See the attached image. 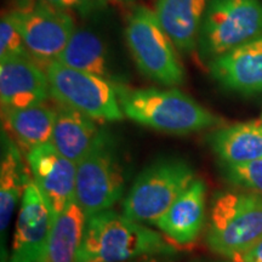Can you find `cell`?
<instances>
[{
	"label": "cell",
	"instance_id": "6da1fadb",
	"mask_svg": "<svg viewBox=\"0 0 262 262\" xmlns=\"http://www.w3.org/2000/svg\"><path fill=\"white\" fill-rule=\"evenodd\" d=\"M124 116L150 129L186 135L211 127L225 126V120L178 89H130L116 84Z\"/></svg>",
	"mask_w": 262,
	"mask_h": 262
},
{
	"label": "cell",
	"instance_id": "7a4b0ae2",
	"mask_svg": "<svg viewBox=\"0 0 262 262\" xmlns=\"http://www.w3.org/2000/svg\"><path fill=\"white\" fill-rule=\"evenodd\" d=\"M176 251L158 232L108 209L88 217L77 262H124Z\"/></svg>",
	"mask_w": 262,
	"mask_h": 262
},
{
	"label": "cell",
	"instance_id": "3957f363",
	"mask_svg": "<svg viewBox=\"0 0 262 262\" xmlns=\"http://www.w3.org/2000/svg\"><path fill=\"white\" fill-rule=\"evenodd\" d=\"M205 241L221 256L235 260L262 241V194L220 191L211 199Z\"/></svg>",
	"mask_w": 262,
	"mask_h": 262
},
{
	"label": "cell",
	"instance_id": "277c9868",
	"mask_svg": "<svg viewBox=\"0 0 262 262\" xmlns=\"http://www.w3.org/2000/svg\"><path fill=\"white\" fill-rule=\"evenodd\" d=\"M191 164L163 157L140 172L123 203V214L142 225L155 226L173 202L194 181Z\"/></svg>",
	"mask_w": 262,
	"mask_h": 262
},
{
	"label": "cell",
	"instance_id": "5b68a950",
	"mask_svg": "<svg viewBox=\"0 0 262 262\" xmlns=\"http://www.w3.org/2000/svg\"><path fill=\"white\" fill-rule=\"evenodd\" d=\"M125 40L139 71L163 86H178L186 78L178 49L160 25L156 11L143 5L126 18Z\"/></svg>",
	"mask_w": 262,
	"mask_h": 262
},
{
	"label": "cell",
	"instance_id": "8992f818",
	"mask_svg": "<svg viewBox=\"0 0 262 262\" xmlns=\"http://www.w3.org/2000/svg\"><path fill=\"white\" fill-rule=\"evenodd\" d=\"M260 35L261 0H210L199 33L196 52L209 63Z\"/></svg>",
	"mask_w": 262,
	"mask_h": 262
},
{
	"label": "cell",
	"instance_id": "52a82bcc",
	"mask_svg": "<svg viewBox=\"0 0 262 262\" xmlns=\"http://www.w3.org/2000/svg\"><path fill=\"white\" fill-rule=\"evenodd\" d=\"M50 94L58 104L85 114L97 123L124 118L116 84L107 78L68 67L55 60L45 67Z\"/></svg>",
	"mask_w": 262,
	"mask_h": 262
},
{
	"label": "cell",
	"instance_id": "ba28073f",
	"mask_svg": "<svg viewBox=\"0 0 262 262\" xmlns=\"http://www.w3.org/2000/svg\"><path fill=\"white\" fill-rule=\"evenodd\" d=\"M125 191V175L112 136L102 130L95 146L77 164L75 202L86 217L108 210Z\"/></svg>",
	"mask_w": 262,
	"mask_h": 262
},
{
	"label": "cell",
	"instance_id": "9c48e42d",
	"mask_svg": "<svg viewBox=\"0 0 262 262\" xmlns=\"http://www.w3.org/2000/svg\"><path fill=\"white\" fill-rule=\"evenodd\" d=\"M6 12L24 39L29 56L44 70L57 60L75 31L72 16L47 0H17Z\"/></svg>",
	"mask_w": 262,
	"mask_h": 262
},
{
	"label": "cell",
	"instance_id": "30bf717a",
	"mask_svg": "<svg viewBox=\"0 0 262 262\" xmlns=\"http://www.w3.org/2000/svg\"><path fill=\"white\" fill-rule=\"evenodd\" d=\"M55 215L31 178L25 189L8 262H40L50 238Z\"/></svg>",
	"mask_w": 262,
	"mask_h": 262
},
{
	"label": "cell",
	"instance_id": "8fae6325",
	"mask_svg": "<svg viewBox=\"0 0 262 262\" xmlns=\"http://www.w3.org/2000/svg\"><path fill=\"white\" fill-rule=\"evenodd\" d=\"M33 181L54 212L55 219L75 199L77 164L52 146H38L26 155Z\"/></svg>",
	"mask_w": 262,
	"mask_h": 262
},
{
	"label": "cell",
	"instance_id": "7c38bea8",
	"mask_svg": "<svg viewBox=\"0 0 262 262\" xmlns=\"http://www.w3.org/2000/svg\"><path fill=\"white\" fill-rule=\"evenodd\" d=\"M50 84L37 62L31 57L0 61V101L2 108H25L47 102Z\"/></svg>",
	"mask_w": 262,
	"mask_h": 262
},
{
	"label": "cell",
	"instance_id": "4fadbf2b",
	"mask_svg": "<svg viewBox=\"0 0 262 262\" xmlns=\"http://www.w3.org/2000/svg\"><path fill=\"white\" fill-rule=\"evenodd\" d=\"M212 79L243 95L262 93V35L208 63Z\"/></svg>",
	"mask_w": 262,
	"mask_h": 262
},
{
	"label": "cell",
	"instance_id": "5bb4252c",
	"mask_svg": "<svg viewBox=\"0 0 262 262\" xmlns=\"http://www.w3.org/2000/svg\"><path fill=\"white\" fill-rule=\"evenodd\" d=\"M205 219L206 186L195 179L155 226L173 244L191 245L202 233Z\"/></svg>",
	"mask_w": 262,
	"mask_h": 262
},
{
	"label": "cell",
	"instance_id": "9a60e30c",
	"mask_svg": "<svg viewBox=\"0 0 262 262\" xmlns=\"http://www.w3.org/2000/svg\"><path fill=\"white\" fill-rule=\"evenodd\" d=\"M210 0H157L156 14L171 41L183 54L196 50Z\"/></svg>",
	"mask_w": 262,
	"mask_h": 262
},
{
	"label": "cell",
	"instance_id": "2e32d148",
	"mask_svg": "<svg viewBox=\"0 0 262 262\" xmlns=\"http://www.w3.org/2000/svg\"><path fill=\"white\" fill-rule=\"evenodd\" d=\"M2 114L3 129L24 155L51 142L56 108L44 102L25 108H2Z\"/></svg>",
	"mask_w": 262,
	"mask_h": 262
},
{
	"label": "cell",
	"instance_id": "e0dca14e",
	"mask_svg": "<svg viewBox=\"0 0 262 262\" xmlns=\"http://www.w3.org/2000/svg\"><path fill=\"white\" fill-rule=\"evenodd\" d=\"M21 149L3 131L2 164H0V232L2 251L4 250L5 235L12 215L22 201L25 189L31 180V171L22 159Z\"/></svg>",
	"mask_w": 262,
	"mask_h": 262
},
{
	"label": "cell",
	"instance_id": "ac0fdd59",
	"mask_svg": "<svg viewBox=\"0 0 262 262\" xmlns=\"http://www.w3.org/2000/svg\"><path fill=\"white\" fill-rule=\"evenodd\" d=\"M102 130L97 122L63 104L56 107L51 143L62 156L78 164L95 146Z\"/></svg>",
	"mask_w": 262,
	"mask_h": 262
},
{
	"label": "cell",
	"instance_id": "d6986e66",
	"mask_svg": "<svg viewBox=\"0 0 262 262\" xmlns=\"http://www.w3.org/2000/svg\"><path fill=\"white\" fill-rule=\"evenodd\" d=\"M208 142L222 165H241L262 159V120L217 127Z\"/></svg>",
	"mask_w": 262,
	"mask_h": 262
},
{
	"label": "cell",
	"instance_id": "ffe728a7",
	"mask_svg": "<svg viewBox=\"0 0 262 262\" xmlns=\"http://www.w3.org/2000/svg\"><path fill=\"white\" fill-rule=\"evenodd\" d=\"M86 215L75 199L55 219L40 262H77Z\"/></svg>",
	"mask_w": 262,
	"mask_h": 262
},
{
	"label": "cell",
	"instance_id": "44dd1931",
	"mask_svg": "<svg viewBox=\"0 0 262 262\" xmlns=\"http://www.w3.org/2000/svg\"><path fill=\"white\" fill-rule=\"evenodd\" d=\"M57 61L74 70L111 79L107 47L91 29L75 28Z\"/></svg>",
	"mask_w": 262,
	"mask_h": 262
},
{
	"label": "cell",
	"instance_id": "7402d4cb",
	"mask_svg": "<svg viewBox=\"0 0 262 262\" xmlns=\"http://www.w3.org/2000/svg\"><path fill=\"white\" fill-rule=\"evenodd\" d=\"M222 172L232 185L262 194V159L241 165H224Z\"/></svg>",
	"mask_w": 262,
	"mask_h": 262
},
{
	"label": "cell",
	"instance_id": "603a6c76",
	"mask_svg": "<svg viewBox=\"0 0 262 262\" xmlns=\"http://www.w3.org/2000/svg\"><path fill=\"white\" fill-rule=\"evenodd\" d=\"M14 57L31 56L21 34L12 24L8 12H5L0 21V61Z\"/></svg>",
	"mask_w": 262,
	"mask_h": 262
},
{
	"label": "cell",
	"instance_id": "cb8c5ba5",
	"mask_svg": "<svg viewBox=\"0 0 262 262\" xmlns=\"http://www.w3.org/2000/svg\"><path fill=\"white\" fill-rule=\"evenodd\" d=\"M50 4L57 6L62 10H77V11L85 12L89 11L94 6L102 4L106 0H47Z\"/></svg>",
	"mask_w": 262,
	"mask_h": 262
},
{
	"label": "cell",
	"instance_id": "d4e9b609",
	"mask_svg": "<svg viewBox=\"0 0 262 262\" xmlns=\"http://www.w3.org/2000/svg\"><path fill=\"white\" fill-rule=\"evenodd\" d=\"M237 262H262V241L257 243L255 247L249 249L241 256H238L235 260Z\"/></svg>",
	"mask_w": 262,
	"mask_h": 262
},
{
	"label": "cell",
	"instance_id": "484cf974",
	"mask_svg": "<svg viewBox=\"0 0 262 262\" xmlns=\"http://www.w3.org/2000/svg\"><path fill=\"white\" fill-rule=\"evenodd\" d=\"M124 262H178L175 255H149V256H143L135 258V260L124 261Z\"/></svg>",
	"mask_w": 262,
	"mask_h": 262
},
{
	"label": "cell",
	"instance_id": "4316f807",
	"mask_svg": "<svg viewBox=\"0 0 262 262\" xmlns=\"http://www.w3.org/2000/svg\"><path fill=\"white\" fill-rule=\"evenodd\" d=\"M194 262H228V261H212V260H196Z\"/></svg>",
	"mask_w": 262,
	"mask_h": 262
},
{
	"label": "cell",
	"instance_id": "83f0119b",
	"mask_svg": "<svg viewBox=\"0 0 262 262\" xmlns=\"http://www.w3.org/2000/svg\"><path fill=\"white\" fill-rule=\"evenodd\" d=\"M119 2H127V3H130V2H134V0H119Z\"/></svg>",
	"mask_w": 262,
	"mask_h": 262
},
{
	"label": "cell",
	"instance_id": "f1b7e54d",
	"mask_svg": "<svg viewBox=\"0 0 262 262\" xmlns=\"http://www.w3.org/2000/svg\"><path fill=\"white\" fill-rule=\"evenodd\" d=\"M261 119H262V116H261Z\"/></svg>",
	"mask_w": 262,
	"mask_h": 262
},
{
	"label": "cell",
	"instance_id": "f546056e",
	"mask_svg": "<svg viewBox=\"0 0 262 262\" xmlns=\"http://www.w3.org/2000/svg\"><path fill=\"white\" fill-rule=\"evenodd\" d=\"M261 120H262V119H261Z\"/></svg>",
	"mask_w": 262,
	"mask_h": 262
}]
</instances>
